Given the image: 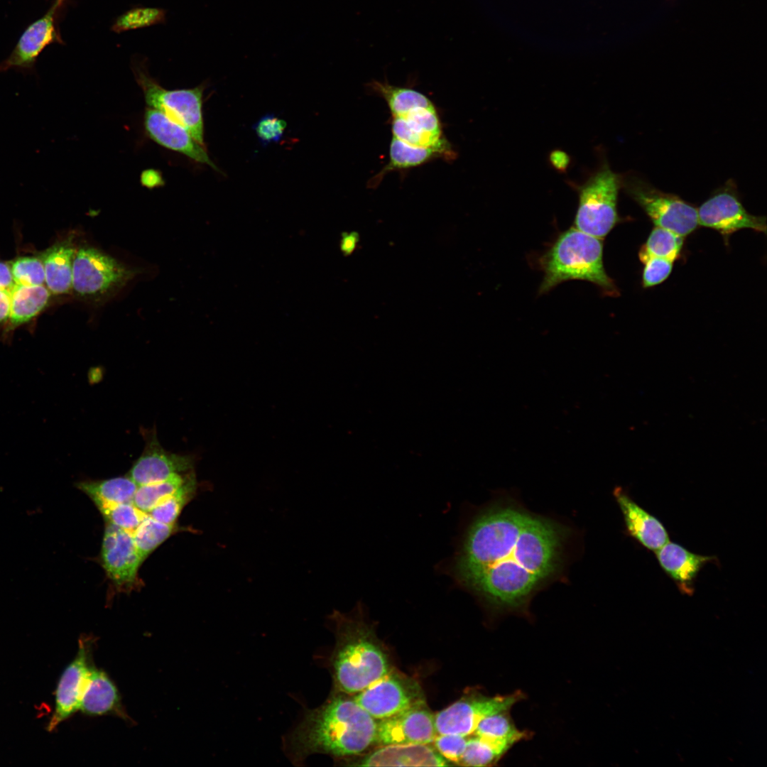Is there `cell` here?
<instances>
[{"instance_id": "e0dca14e", "label": "cell", "mask_w": 767, "mask_h": 767, "mask_svg": "<svg viewBox=\"0 0 767 767\" xmlns=\"http://www.w3.org/2000/svg\"><path fill=\"white\" fill-rule=\"evenodd\" d=\"M59 6L54 1L47 13L23 31L11 54L0 63V72L14 69L23 72L33 71L36 59L48 45L60 42L55 24Z\"/></svg>"}, {"instance_id": "f1b7e54d", "label": "cell", "mask_w": 767, "mask_h": 767, "mask_svg": "<svg viewBox=\"0 0 767 767\" xmlns=\"http://www.w3.org/2000/svg\"><path fill=\"white\" fill-rule=\"evenodd\" d=\"M192 472L175 474L162 482L138 486L133 504L148 513L156 505L179 489Z\"/></svg>"}, {"instance_id": "ffe728a7", "label": "cell", "mask_w": 767, "mask_h": 767, "mask_svg": "<svg viewBox=\"0 0 767 767\" xmlns=\"http://www.w3.org/2000/svg\"><path fill=\"white\" fill-rule=\"evenodd\" d=\"M658 562L667 575L684 594L691 596L695 591V581L701 569L714 556L692 553L682 545L670 540L655 551Z\"/></svg>"}, {"instance_id": "6da1fadb", "label": "cell", "mask_w": 767, "mask_h": 767, "mask_svg": "<svg viewBox=\"0 0 767 767\" xmlns=\"http://www.w3.org/2000/svg\"><path fill=\"white\" fill-rule=\"evenodd\" d=\"M481 511L466 533L454 573L498 612H523L534 595L560 578L570 532L511 499Z\"/></svg>"}, {"instance_id": "d6a6232c", "label": "cell", "mask_w": 767, "mask_h": 767, "mask_svg": "<svg viewBox=\"0 0 767 767\" xmlns=\"http://www.w3.org/2000/svg\"><path fill=\"white\" fill-rule=\"evenodd\" d=\"M501 750L482 738L467 736L464 751L459 765L464 766H487L494 765L504 755Z\"/></svg>"}, {"instance_id": "ba28073f", "label": "cell", "mask_w": 767, "mask_h": 767, "mask_svg": "<svg viewBox=\"0 0 767 767\" xmlns=\"http://www.w3.org/2000/svg\"><path fill=\"white\" fill-rule=\"evenodd\" d=\"M134 272L98 249L82 247L73 261L72 289L81 297L99 300L121 288Z\"/></svg>"}, {"instance_id": "b9f144b4", "label": "cell", "mask_w": 767, "mask_h": 767, "mask_svg": "<svg viewBox=\"0 0 767 767\" xmlns=\"http://www.w3.org/2000/svg\"><path fill=\"white\" fill-rule=\"evenodd\" d=\"M11 308V293L9 290H0V322L9 320Z\"/></svg>"}, {"instance_id": "836d02e7", "label": "cell", "mask_w": 767, "mask_h": 767, "mask_svg": "<svg viewBox=\"0 0 767 767\" xmlns=\"http://www.w3.org/2000/svg\"><path fill=\"white\" fill-rule=\"evenodd\" d=\"M14 283L19 285H43L45 271L42 260L36 257H19L11 264Z\"/></svg>"}, {"instance_id": "ee69618b", "label": "cell", "mask_w": 767, "mask_h": 767, "mask_svg": "<svg viewBox=\"0 0 767 767\" xmlns=\"http://www.w3.org/2000/svg\"><path fill=\"white\" fill-rule=\"evenodd\" d=\"M64 1H65V0H55V2H56V3L58 4V6H60V5L62 4V2Z\"/></svg>"}, {"instance_id": "4316f807", "label": "cell", "mask_w": 767, "mask_h": 767, "mask_svg": "<svg viewBox=\"0 0 767 767\" xmlns=\"http://www.w3.org/2000/svg\"><path fill=\"white\" fill-rule=\"evenodd\" d=\"M76 486L85 493L96 506L133 503L138 488L129 476L100 481H82L77 482Z\"/></svg>"}, {"instance_id": "d4e9b609", "label": "cell", "mask_w": 767, "mask_h": 767, "mask_svg": "<svg viewBox=\"0 0 767 767\" xmlns=\"http://www.w3.org/2000/svg\"><path fill=\"white\" fill-rule=\"evenodd\" d=\"M9 322L11 327L23 325L38 315L48 303L51 293L45 285H14L10 291Z\"/></svg>"}, {"instance_id": "5b68a950", "label": "cell", "mask_w": 767, "mask_h": 767, "mask_svg": "<svg viewBox=\"0 0 767 767\" xmlns=\"http://www.w3.org/2000/svg\"><path fill=\"white\" fill-rule=\"evenodd\" d=\"M578 195L574 227L600 239L619 221L617 202L621 174L614 173L605 158L582 183L567 181Z\"/></svg>"}, {"instance_id": "8fae6325", "label": "cell", "mask_w": 767, "mask_h": 767, "mask_svg": "<svg viewBox=\"0 0 767 767\" xmlns=\"http://www.w3.org/2000/svg\"><path fill=\"white\" fill-rule=\"evenodd\" d=\"M698 225L713 229L726 243L733 233L749 229L766 233V218L749 213L739 198L734 182L728 181L697 210Z\"/></svg>"}, {"instance_id": "30bf717a", "label": "cell", "mask_w": 767, "mask_h": 767, "mask_svg": "<svg viewBox=\"0 0 767 767\" xmlns=\"http://www.w3.org/2000/svg\"><path fill=\"white\" fill-rule=\"evenodd\" d=\"M522 698L523 694L519 691L494 697L471 692L435 714L437 734L469 736L484 717L499 712L509 711Z\"/></svg>"}, {"instance_id": "3957f363", "label": "cell", "mask_w": 767, "mask_h": 767, "mask_svg": "<svg viewBox=\"0 0 767 767\" xmlns=\"http://www.w3.org/2000/svg\"><path fill=\"white\" fill-rule=\"evenodd\" d=\"M328 619L335 633L330 658L333 690L354 695L392 669L386 651L363 619L336 610Z\"/></svg>"}, {"instance_id": "f546056e", "label": "cell", "mask_w": 767, "mask_h": 767, "mask_svg": "<svg viewBox=\"0 0 767 767\" xmlns=\"http://www.w3.org/2000/svg\"><path fill=\"white\" fill-rule=\"evenodd\" d=\"M197 485L192 471L179 489L156 505L148 514L157 521L174 525L184 506L194 496Z\"/></svg>"}, {"instance_id": "7a4b0ae2", "label": "cell", "mask_w": 767, "mask_h": 767, "mask_svg": "<svg viewBox=\"0 0 767 767\" xmlns=\"http://www.w3.org/2000/svg\"><path fill=\"white\" fill-rule=\"evenodd\" d=\"M376 731L377 721L353 695L333 690L322 705L307 710L285 736L283 750L296 766L315 754L343 760L362 754L375 744Z\"/></svg>"}, {"instance_id": "603a6c76", "label": "cell", "mask_w": 767, "mask_h": 767, "mask_svg": "<svg viewBox=\"0 0 767 767\" xmlns=\"http://www.w3.org/2000/svg\"><path fill=\"white\" fill-rule=\"evenodd\" d=\"M80 710L89 716L119 713L121 710L117 688L104 671L92 668Z\"/></svg>"}, {"instance_id": "83f0119b", "label": "cell", "mask_w": 767, "mask_h": 767, "mask_svg": "<svg viewBox=\"0 0 767 767\" xmlns=\"http://www.w3.org/2000/svg\"><path fill=\"white\" fill-rule=\"evenodd\" d=\"M683 238L667 229L655 227L640 249L641 261L649 257H658L675 261L682 250Z\"/></svg>"}, {"instance_id": "9c48e42d", "label": "cell", "mask_w": 767, "mask_h": 767, "mask_svg": "<svg viewBox=\"0 0 767 767\" xmlns=\"http://www.w3.org/2000/svg\"><path fill=\"white\" fill-rule=\"evenodd\" d=\"M353 697L376 721L426 703L418 682L393 668Z\"/></svg>"}, {"instance_id": "1f68e13d", "label": "cell", "mask_w": 767, "mask_h": 767, "mask_svg": "<svg viewBox=\"0 0 767 767\" xmlns=\"http://www.w3.org/2000/svg\"><path fill=\"white\" fill-rule=\"evenodd\" d=\"M108 523L133 533L148 513L133 503L101 504L97 506Z\"/></svg>"}, {"instance_id": "8992f818", "label": "cell", "mask_w": 767, "mask_h": 767, "mask_svg": "<svg viewBox=\"0 0 767 767\" xmlns=\"http://www.w3.org/2000/svg\"><path fill=\"white\" fill-rule=\"evenodd\" d=\"M621 188L650 217L655 227L686 236L698 226L697 210L676 195L664 192L631 173L621 174Z\"/></svg>"}, {"instance_id": "2e32d148", "label": "cell", "mask_w": 767, "mask_h": 767, "mask_svg": "<svg viewBox=\"0 0 767 767\" xmlns=\"http://www.w3.org/2000/svg\"><path fill=\"white\" fill-rule=\"evenodd\" d=\"M143 126L147 136L158 144L220 172L208 156L205 146L197 141L185 127L161 111L150 107L146 109Z\"/></svg>"}, {"instance_id": "f35d334b", "label": "cell", "mask_w": 767, "mask_h": 767, "mask_svg": "<svg viewBox=\"0 0 767 767\" xmlns=\"http://www.w3.org/2000/svg\"><path fill=\"white\" fill-rule=\"evenodd\" d=\"M548 161L551 166L555 170L562 173L567 170L571 162V158L566 152L560 149H555L550 153Z\"/></svg>"}, {"instance_id": "5bb4252c", "label": "cell", "mask_w": 767, "mask_h": 767, "mask_svg": "<svg viewBox=\"0 0 767 767\" xmlns=\"http://www.w3.org/2000/svg\"><path fill=\"white\" fill-rule=\"evenodd\" d=\"M145 448L133 464L129 477L137 486L164 481L175 474L193 471L195 458L190 455H179L165 450L158 440L156 433L146 437Z\"/></svg>"}, {"instance_id": "52a82bcc", "label": "cell", "mask_w": 767, "mask_h": 767, "mask_svg": "<svg viewBox=\"0 0 767 767\" xmlns=\"http://www.w3.org/2000/svg\"><path fill=\"white\" fill-rule=\"evenodd\" d=\"M133 70L147 105L185 127L197 141L205 146L202 117L205 86L167 89L153 79L141 65L136 63Z\"/></svg>"}, {"instance_id": "cb8c5ba5", "label": "cell", "mask_w": 767, "mask_h": 767, "mask_svg": "<svg viewBox=\"0 0 767 767\" xmlns=\"http://www.w3.org/2000/svg\"><path fill=\"white\" fill-rule=\"evenodd\" d=\"M77 250L68 241L48 249L42 260L45 284L52 294L67 293L72 288V266Z\"/></svg>"}, {"instance_id": "484cf974", "label": "cell", "mask_w": 767, "mask_h": 767, "mask_svg": "<svg viewBox=\"0 0 767 767\" xmlns=\"http://www.w3.org/2000/svg\"><path fill=\"white\" fill-rule=\"evenodd\" d=\"M373 91L386 102L392 117H400L421 109H434L432 101L424 94L408 87H398L387 82L374 80Z\"/></svg>"}, {"instance_id": "74e56055", "label": "cell", "mask_w": 767, "mask_h": 767, "mask_svg": "<svg viewBox=\"0 0 767 767\" xmlns=\"http://www.w3.org/2000/svg\"><path fill=\"white\" fill-rule=\"evenodd\" d=\"M159 12L156 10L140 9L129 13L119 21V27L121 28H130L131 26H143L152 23L158 17Z\"/></svg>"}, {"instance_id": "277c9868", "label": "cell", "mask_w": 767, "mask_h": 767, "mask_svg": "<svg viewBox=\"0 0 767 767\" xmlns=\"http://www.w3.org/2000/svg\"><path fill=\"white\" fill-rule=\"evenodd\" d=\"M540 266L543 272L540 294L571 280L590 282L608 295L618 294L604 268L602 239L575 227L557 236L540 257Z\"/></svg>"}, {"instance_id": "44dd1931", "label": "cell", "mask_w": 767, "mask_h": 767, "mask_svg": "<svg viewBox=\"0 0 767 767\" xmlns=\"http://www.w3.org/2000/svg\"><path fill=\"white\" fill-rule=\"evenodd\" d=\"M391 131L404 143L418 147H433L447 143L435 108L421 109L400 117H392Z\"/></svg>"}, {"instance_id": "ab89813d", "label": "cell", "mask_w": 767, "mask_h": 767, "mask_svg": "<svg viewBox=\"0 0 767 767\" xmlns=\"http://www.w3.org/2000/svg\"><path fill=\"white\" fill-rule=\"evenodd\" d=\"M359 241V235L357 232H344L340 238V250L344 255H350L356 249Z\"/></svg>"}, {"instance_id": "4fadbf2b", "label": "cell", "mask_w": 767, "mask_h": 767, "mask_svg": "<svg viewBox=\"0 0 767 767\" xmlns=\"http://www.w3.org/2000/svg\"><path fill=\"white\" fill-rule=\"evenodd\" d=\"M102 559L108 577L116 587L129 589L135 583L142 562L132 533L108 523L102 540Z\"/></svg>"}, {"instance_id": "60d3db41", "label": "cell", "mask_w": 767, "mask_h": 767, "mask_svg": "<svg viewBox=\"0 0 767 767\" xmlns=\"http://www.w3.org/2000/svg\"><path fill=\"white\" fill-rule=\"evenodd\" d=\"M14 285L11 266L0 261V290L11 291Z\"/></svg>"}, {"instance_id": "7c38bea8", "label": "cell", "mask_w": 767, "mask_h": 767, "mask_svg": "<svg viewBox=\"0 0 767 767\" xmlns=\"http://www.w3.org/2000/svg\"><path fill=\"white\" fill-rule=\"evenodd\" d=\"M437 734L435 715L424 703L377 721L376 744H432Z\"/></svg>"}, {"instance_id": "e575fe53", "label": "cell", "mask_w": 767, "mask_h": 767, "mask_svg": "<svg viewBox=\"0 0 767 767\" xmlns=\"http://www.w3.org/2000/svg\"><path fill=\"white\" fill-rule=\"evenodd\" d=\"M467 737L455 734H437L432 744L438 753L451 763H459Z\"/></svg>"}, {"instance_id": "d6986e66", "label": "cell", "mask_w": 767, "mask_h": 767, "mask_svg": "<svg viewBox=\"0 0 767 767\" xmlns=\"http://www.w3.org/2000/svg\"><path fill=\"white\" fill-rule=\"evenodd\" d=\"M613 495L630 536L654 552L669 541L668 533L662 523L637 504L624 488L616 486Z\"/></svg>"}, {"instance_id": "4dcf8cb0", "label": "cell", "mask_w": 767, "mask_h": 767, "mask_svg": "<svg viewBox=\"0 0 767 767\" xmlns=\"http://www.w3.org/2000/svg\"><path fill=\"white\" fill-rule=\"evenodd\" d=\"M173 525L156 521L148 514L132 533L139 557L143 562L172 533Z\"/></svg>"}, {"instance_id": "8d00e7d4", "label": "cell", "mask_w": 767, "mask_h": 767, "mask_svg": "<svg viewBox=\"0 0 767 767\" xmlns=\"http://www.w3.org/2000/svg\"><path fill=\"white\" fill-rule=\"evenodd\" d=\"M286 122L273 114L261 117L254 125V130L260 141L264 144L278 141L286 128Z\"/></svg>"}, {"instance_id": "ac0fdd59", "label": "cell", "mask_w": 767, "mask_h": 767, "mask_svg": "<svg viewBox=\"0 0 767 767\" xmlns=\"http://www.w3.org/2000/svg\"><path fill=\"white\" fill-rule=\"evenodd\" d=\"M355 757V756H354ZM358 766H448L453 763L442 756L430 744L379 746L359 758L342 760Z\"/></svg>"}, {"instance_id": "9a60e30c", "label": "cell", "mask_w": 767, "mask_h": 767, "mask_svg": "<svg viewBox=\"0 0 767 767\" xmlns=\"http://www.w3.org/2000/svg\"><path fill=\"white\" fill-rule=\"evenodd\" d=\"M88 643L82 639L74 660L66 667L58 681L53 714L47 726L55 729L61 722L80 709L82 694L91 670Z\"/></svg>"}, {"instance_id": "d590c367", "label": "cell", "mask_w": 767, "mask_h": 767, "mask_svg": "<svg viewBox=\"0 0 767 767\" xmlns=\"http://www.w3.org/2000/svg\"><path fill=\"white\" fill-rule=\"evenodd\" d=\"M673 261L658 258L649 257L642 263L644 264L642 275V284L644 288H650L663 282L670 274Z\"/></svg>"}, {"instance_id": "7bdbcfd3", "label": "cell", "mask_w": 767, "mask_h": 767, "mask_svg": "<svg viewBox=\"0 0 767 767\" xmlns=\"http://www.w3.org/2000/svg\"><path fill=\"white\" fill-rule=\"evenodd\" d=\"M160 178L161 177L157 171L148 170L143 173L141 181L144 185L148 187H153L159 184Z\"/></svg>"}, {"instance_id": "7402d4cb", "label": "cell", "mask_w": 767, "mask_h": 767, "mask_svg": "<svg viewBox=\"0 0 767 767\" xmlns=\"http://www.w3.org/2000/svg\"><path fill=\"white\" fill-rule=\"evenodd\" d=\"M454 153L449 142L433 147H418L409 145L393 137L389 147L388 163L369 181V187L377 186L388 173L410 168L424 164L429 161Z\"/></svg>"}]
</instances>
